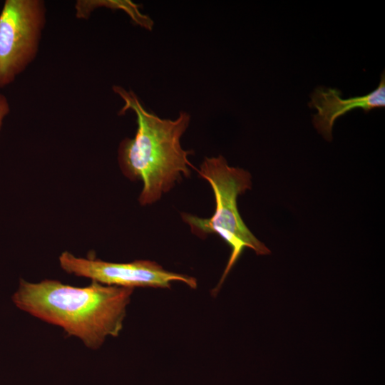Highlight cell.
<instances>
[{
  "label": "cell",
  "instance_id": "6",
  "mask_svg": "<svg viewBox=\"0 0 385 385\" xmlns=\"http://www.w3.org/2000/svg\"><path fill=\"white\" fill-rule=\"evenodd\" d=\"M309 106L317 110L313 115V125L323 138L332 140V128L335 120L355 108L364 111L385 106V76L382 73L378 87L371 93L361 96L342 98L341 92L336 88L319 87L310 95Z\"/></svg>",
  "mask_w": 385,
  "mask_h": 385
},
{
  "label": "cell",
  "instance_id": "1",
  "mask_svg": "<svg viewBox=\"0 0 385 385\" xmlns=\"http://www.w3.org/2000/svg\"><path fill=\"white\" fill-rule=\"evenodd\" d=\"M134 289L92 281L83 287L55 279L29 282L23 279L12 296L19 309L58 326L91 349L120 333Z\"/></svg>",
  "mask_w": 385,
  "mask_h": 385
},
{
  "label": "cell",
  "instance_id": "2",
  "mask_svg": "<svg viewBox=\"0 0 385 385\" xmlns=\"http://www.w3.org/2000/svg\"><path fill=\"white\" fill-rule=\"evenodd\" d=\"M113 91L124 101L120 113L128 110L136 115L138 129L133 138H125L118 148V162L123 174L132 180H141L139 196L142 205L158 201L182 176L190 175L188 160L192 150L183 149L180 138L187 130L190 115L179 113L175 120L163 119L146 111L131 90L114 86Z\"/></svg>",
  "mask_w": 385,
  "mask_h": 385
},
{
  "label": "cell",
  "instance_id": "7",
  "mask_svg": "<svg viewBox=\"0 0 385 385\" xmlns=\"http://www.w3.org/2000/svg\"><path fill=\"white\" fill-rule=\"evenodd\" d=\"M92 4L97 6H104L112 9H122L125 11L132 19V20L140 26L151 31L154 26L153 20L148 16L142 14L139 7L140 5L136 4L131 1H95Z\"/></svg>",
  "mask_w": 385,
  "mask_h": 385
},
{
  "label": "cell",
  "instance_id": "4",
  "mask_svg": "<svg viewBox=\"0 0 385 385\" xmlns=\"http://www.w3.org/2000/svg\"><path fill=\"white\" fill-rule=\"evenodd\" d=\"M46 21L43 0H6L0 13V88L36 58Z\"/></svg>",
  "mask_w": 385,
  "mask_h": 385
},
{
  "label": "cell",
  "instance_id": "5",
  "mask_svg": "<svg viewBox=\"0 0 385 385\" xmlns=\"http://www.w3.org/2000/svg\"><path fill=\"white\" fill-rule=\"evenodd\" d=\"M59 263L61 267L68 274L89 278L108 286L131 289L170 288L173 282L178 281L192 289L197 287V280L194 277L169 272L150 260L115 263L78 257L65 251L59 257Z\"/></svg>",
  "mask_w": 385,
  "mask_h": 385
},
{
  "label": "cell",
  "instance_id": "8",
  "mask_svg": "<svg viewBox=\"0 0 385 385\" xmlns=\"http://www.w3.org/2000/svg\"><path fill=\"white\" fill-rule=\"evenodd\" d=\"M10 112V104L7 98L0 93V130L4 118Z\"/></svg>",
  "mask_w": 385,
  "mask_h": 385
},
{
  "label": "cell",
  "instance_id": "3",
  "mask_svg": "<svg viewBox=\"0 0 385 385\" xmlns=\"http://www.w3.org/2000/svg\"><path fill=\"white\" fill-rule=\"evenodd\" d=\"M197 172L210 183L213 190L215 212L210 218H200L190 214H183L182 217L190 225L192 233L200 237L217 234L230 247L231 253L226 267L213 289V294L216 295L245 248L252 249L257 255H267L271 252L248 229L238 211L237 197L252 187L250 173L244 169L228 165L222 155L205 158Z\"/></svg>",
  "mask_w": 385,
  "mask_h": 385
}]
</instances>
